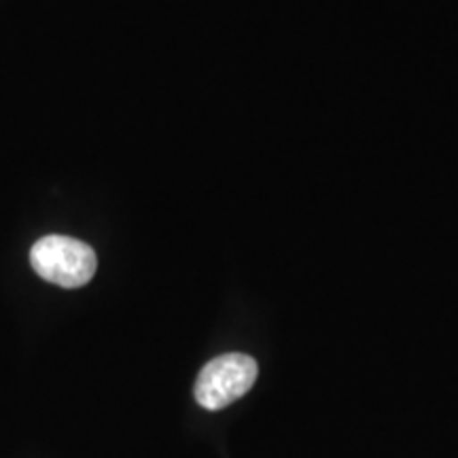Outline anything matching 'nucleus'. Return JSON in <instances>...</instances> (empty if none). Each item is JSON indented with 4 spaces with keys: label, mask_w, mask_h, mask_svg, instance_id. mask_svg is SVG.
Instances as JSON below:
<instances>
[{
    "label": "nucleus",
    "mask_w": 458,
    "mask_h": 458,
    "mask_svg": "<svg viewBox=\"0 0 458 458\" xmlns=\"http://www.w3.org/2000/svg\"><path fill=\"white\" fill-rule=\"evenodd\" d=\"M32 270L47 283L79 289L94 278L98 259L94 249L71 236H45L30 249Z\"/></svg>",
    "instance_id": "obj_1"
},
{
    "label": "nucleus",
    "mask_w": 458,
    "mask_h": 458,
    "mask_svg": "<svg viewBox=\"0 0 458 458\" xmlns=\"http://www.w3.org/2000/svg\"><path fill=\"white\" fill-rule=\"evenodd\" d=\"M259 374L257 360L249 354L229 352L206 363L196 380V401L204 410L216 411L244 397Z\"/></svg>",
    "instance_id": "obj_2"
}]
</instances>
